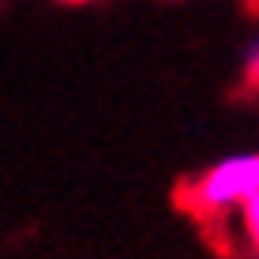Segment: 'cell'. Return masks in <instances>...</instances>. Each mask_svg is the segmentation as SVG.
Listing matches in <instances>:
<instances>
[{
	"label": "cell",
	"mask_w": 259,
	"mask_h": 259,
	"mask_svg": "<svg viewBox=\"0 0 259 259\" xmlns=\"http://www.w3.org/2000/svg\"><path fill=\"white\" fill-rule=\"evenodd\" d=\"M60 4H91V0H60Z\"/></svg>",
	"instance_id": "obj_3"
},
{
	"label": "cell",
	"mask_w": 259,
	"mask_h": 259,
	"mask_svg": "<svg viewBox=\"0 0 259 259\" xmlns=\"http://www.w3.org/2000/svg\"><path fill=\"white\" fill-rule=\"evenodd\" d=\"M181 203L207 226H218L226 240L259 252V150L229 154L184 181Z\"/></svg>",
	"instance_id": "obj_1"
},
{
	"label": "cell",
	"mask_w": 259,
	"mask_h": 259,
	"mask_svg": "<svg viewBox=\"0 0 259 259\" xmlns=\"http://www.w3.org/2000/svg\"><path fill=\"white\" fill-rule=\"evenodd\" d=\"M244 87L259 94V38H255L252 46H248V53H244Z\"/></svg>",
	"instance_id": "obj_2"
}]
</instances>
